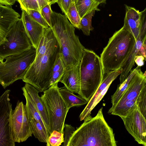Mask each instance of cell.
Segmentation results:
<instances>
[{"instance_id": "cell-1", "label": "cell", "mask_w": 146, "mask_h": 146, "mask_svg": "<svg viewBox=\"0 0 146 146\" xmlns=\"http://www.w3.org/2000/svg\"><path fill=\"white\" fill-rule=\"evenodd\" d=\"M36 50L34 61L22 80L42 92L50 86L54 66L61 53L59 43L51 27L45 29Z\"/></svg>"}, {"instance_id": "cell-2", "label": "cell", "mask_w": 146, "mask_h": 146, "mask_svg": "<svg viewBox=\"0 0 146 146\" xmlns=\"http://www.w3.org/2000/svg\"><path fill=\"white\" fill-rule=\"evenodd\" d=\"M103 108L92 117H87L73 133L67 146H116L112 129L108 124L102 113Z\"/></svg>"}, {"instance_id": "cell-3", "label": "cell", "mask_w": 146, "mask_h": 146, "mask_svg": "<svg viewBox=\"0 0 146 146\" xmlns=\"http://www.w3.org/2000/svg\"><path fill=\"white\" fill-rule=\"evenodd\" d=\"M51 27L60 45L66 69L79 64L85 48L75 34L74 27L64 15L52 11Z\"/></svg>"}, {"instance_id": "cell-4", "label": "cell", "mask_w": 146, "mask_h": 146, "mask_svg": "<svg viewBox=\"0 0 146 146\" xmlns=\"http://www.w3.org/2000/svg\"><path fill=\"white\" fill-rule=\"evenodd\" d=\"M136 42L133 35L123 27L116 31L100 54L103 74L120 68Z\"/></svg>"}, {"instance_id": "cell-5", "label": "cell", "mask_w": 146, "mask_h": 146, "mask_svg": "<svg viewBox=\"0 0 146 146\" xmlns=\"http://www.w3.org/2000/svg\"><path fill=\"white\" fill-rule=\"evenodd\" d=\"M80 66V90L78 94L88 102L102 80L103 71L100 58L93 51L85 48Z\"/></svg>"}, {"instance_id": "cell-6", "label": "cell", "mask_w": 146, "mask_h": 146, "mask_svg": "<svg viewBox=\"0 0 146 146\" xmlns=\"http://www.w3.org/2000/svg\"><path fill=\"white\" fill-rule=\"evenodd\" d=\"M36 52L33 46L21 53L0 58V84L4 89L23 79L34 61Z\"/></svg>"}, {"instance_id": "cell-7", "label": "cell", "mask_w": 146, "mask_h": 146, "mask_svg": "<svg viewBox=\"0 0 146 146\" xmlns=\"http://www.w3.org/2000/svg\"><path fill=\"white\" fill-rule=\"evenodd\" d=\"M56 83L43 92L41 98L48 113L51 133L54 130L63 133L64 122L69 110Z\"/></svg>"}, {"instance_id": "cell-8", "label": "cell", "mask_w": 146, "mask_h": 146, "mask_svg": "<svg viewBox=\"0 0 146 146\" xmlns=\"http://www.w3.org/2000/svg\"><path fill=\"white\" fill-rule=\"evenodd\" d=\"M33 46L22 20L20 19L0 42V58L21 53Z\"/></svg>"}, {"instance_id": "cell-9", "label": "cell", "mask_w": 146, "mask_h": 146, "mask_svg": "<svg viewBox=\"0 0 146 146\" xmlns=\"http://www.w3.org/2000/svg\"><path fill=\"white\" fill-rule=\"evenodd\" d=\"M10 124L12 136L15 142L25 141L32 136L33 132L25 106L23 102L18 101L15 110H12Z\"/></svg>"}, {"instance_id": "cell-10", "label": "cell", "mask_w": 146, "mask_h": 146, "mask_svg": "<svg viewBox=\"0 0 146 146\" xmlns=\"http://www.w3.org/2000/svg\"><path fill=\"white\" fill-rule=\"evenodd\" d=\"M10 90H6L0 97V146H15L11 127L10 117L12 111L9 98Z\"/></svg>"}, {"instance_id": "cell-11", "label": "cell", "mask_w": 146, "mask_h": 146, "mask_svg": "<svg viewBox=\"0 0 146 146\" xmlns=\"http://www.w3.org/2000/svg\"><path fill=\"white\" fill-rule=\"evenodd\" d=\"M121 118L126 129L135 141L139 144L146 146V120L137 105L125 116Z\"/></svg>"}, {"instance_id": "cell-12", "label": "cell", "mask_w": 146, "mask_h": 146, "mask_svg": "<svg viewBox=\"0 0 146 146\" xmlns=\"http://www.w3.org/2000/svg\"><path fill=\"white\" fill-rule=\"evenodd\" d=\"M121 72L120 68L103 74L100 85L80 114L79 118L81 121L90 115L92 111L104 97L112 82Z\"/></svg>"}, {"instance_id": "cell-13", "label": "cell", "mask_w": 146, "mask_h": 146, "mask_svg": "<svg viewBox=\"0 0 146 146\" xmlns=\"http://www.w3.org/2000/svg\"><path fill=\"white\" fill-rule=\"evenodd\" d=\"M22 10L21 18L26 33L33 46L36 49L46 29L35 20L26 11Z\"/></svg>"}, {"instance_id": "cell-14", "label": "cell", "mask_w": 146, "mask_h": 146, "mask_svg": "<svg viewBox=\"0 0 146 146\" xmlns=\"http://www.w3.org/2000/svg\"><path fill=\"white\" fill-rule=\"evenodd\" d=\"M10 6L0 4V42L20 19V15Z\"/></svg>"}, {"instance_id": "cell-15", "label": "cell", "mask_w": 146, "mask_h": 146, "mask_svg": "<svg viewBox=\"0 0 146 146\" xmlns=\"http://www.w3.org/2000/svg\"><path fill=\"white\" fill-rule=\"evenodd\" d=\"M124 5L125 15L123 27L133 35L136 42L139 34L140 12L134 7L126 5Z\"/></svg>"}, {"instance_id": "cell-16", "label": "cell", "mask_w": 146, "mask_h": 146, "mask_svg": "<svg viewBox=\"0 0 146 146\" xmlns=\"http://www.w3.org/2000/svg\"><path fill=\"white\" fill-rule=\"evenodd\" d=\"M27 92L32 99L44 123L48 132L50 135L51 132L50 127L48 113L44 103L38 95L39 92L34 86L26 83L22 88Z\"/></svg>"}, {"instance_id": "cell-17", "label": "cell", "mask_w": 146, "mask_h": 146, "mask_svg": "<svg viewBox=\"0 0 146 146\" xmlns=\"http://www.w3.org/2000/svg\"><path fill=\"white\" fill-rule=\"evenodd\" d=\"M80 65L66 69L60 81L68 90L78 94L80 90Z\"/></svg>"}, {"instance_id": "cell-18", "label": "cell", "mask_w": 146, "mask_h": 146, "mask_svg": "<svg viewBox=\"0 0 146 146\" xmlns=\"http://www.w3.org/2000/svg\"><path fill=\"white\" fill-rule=\"evenodd\" d=\"M143 44V42L137 38L131 52L120 68L121 72L119 78L120 83L124 81L127 77L134 65L136 56L140 55L139 50Z\"/></svg>"}, {"instance_id": "cell-19", "label": "cell", "mask_w": 146, "mask_h": 146, "mask_svg": "<svg viewBox=\"0 0 146 146\" xmlns=\"http://www.w3.org/2000/svg\"><path fill=\"white\" fill-rule=\"evenodd\" d=\"M59 91L69 109L73 106H82L88 102L81 96L75 95L66 88H60Z\"/></svg>"}, {"instance_id": "cell-20", "label": "cell", "mask_w": 146, "mask_h": 146, "mask_svg": "<svg viewBox=\"0 0 146 146\" xmlns=\"http://www.w3.org/2000/svg\"><path fill=\"white\" fill-rule=\"evenodd\" d=\"M74 3L81 19L93 10L100 11L97 0H75Z\"/></svg>"}, {"instance_id": "cell-21", "label": "cell", "mask_w": 146, "mask_h": 146, "mask_svg": "<svg viewBox=\"0 0 146 146\" xmlns=\"http://www.w3.org/2000/svg\"><path fill=\"white\" fill-rule=\"evenodd\" d=\"M22 90L26 100L25 106L27 116L33 117L39 122L50 136L44 123L32 99L25 90L22 88Z\"/></svg>"}, {"instance_id": "cell-22", "label": "cell", "mask_w": 146, "mask_h": 146, "mask_svg": "<svg viewBox=\"0 0 146 146\" xmlns=\"http://www.w3.org/2000/svg\"><path fill=\"white\" fill-rule=\"evenodd\" d=\"M27 117L33 133L35 137L40 142L46 143V146H49L48 141L49 136L42 125L33 118L29 116Z\"/></svg>"}, {"instance_id": "cell-23", "label": "cell", "mask_w": 146, "mask_h": 146, "mask_svg": "<svg viewBox=\"0 0 146 146\" xmlns=\"http://www.w3.org/2000/svg\"><path fill=\"white\" fill-rule=\"evenodd\" d=\"M66 68L61 53L58 55L52 70L50 86L58 83L64 74Z\"/></svg>"}, {"instance_id": "cell-24", "label": "cell", "mask_w": 146, "mask_h": 146, "mask_svg": "<svg viewBox=\"0 0 146 146\" xmlns=\"http://www.w3.org/2000/svg\"><path fill=\"white\" fill-rule=\"evenodd\" d=\"M139 67H140L137 66L135 68L132 70L127 78L118 85L116 91L111 96L112 104L111 108H113L119 100L127 88L131 78Z\"/></svg>"}, {"instance_id": "cell-25", "label": "cell", "mask_w": 146, "mask_h": 146, "mask_svg": "<svg viewBox=\"0 0 146 146\" xmlns=\"http://www.w3.org/2000/svg\"><path fill=\"white\" fill-rule=\"evenodd\" d=\"M21 10L27 11L28 9L34 10L41 14L42 9L45 5L50 4L46 0H17Z\"/></svg>"}, {"instance_id": "cell-26", "label": "cell", "mask_w": 146, "mask_h": 146, "mask_svg": "<svg viewBox=\"0 0 146 146\" xmlns=\"http://www.w3.org/2000/svg\"><path fill=\"white\" fill-rule=\"evenodd\" d=\"M66 16L74 27L80 29V22L81 19L76 8L74 1L71 4Z\"/></svg>"}, {"instance_id": "cell-27", "label": "cell", "mask_w": 146, "mask_h": 146, "mask_svg": "<svg viewBox=\"0 0 146 146\" xmlns=\"http://www.w3.org/2000/svg\"><path fill=\"white\" fill-rule=\"evenodd\" d=\"M95 11H93L81 19L80 29L86 35L89 36L90 31L94 29L92 25V19L95 14Z\"/></svg>"}, {"instance_id": "cell-28", "label": "cell", "mask_w": 146, "mask_h": 146, "mask_svg": "<svg viewBox=\"0 0 146 146\" xmlns=\"http://www.w3.org/2000/svg\"><path fill=\"white\" fill-rule=\"evenodd\" d=\"M136 104L146 120V81L137 100Z\"/></svg>"}, {"instance_id": "cell-29", "label": "cell", "mask_w": 146, "mask_h": 146, "mask_svg": "<svg viewBox=\"0 0 146 146\" xmlns=\"http://www.w3.org/2000/svg\"><path fill=\"white\" fill-rule=\"evenodd\" d=\"M140 31L138 38L144 43L146 41V7L140 12Z\"/></svg>"}, {"instance_id": "cell-30", "label": "cell", "mask_w": 146, "mask_h": 146, "mask_svg": "<svg viewBox=\"0 0 146 146\" xmlns=\"http://www.w3.org/2000/svg\"><path fill=\"white\" fill-rule=\"evenodd\" d=\"M49 146H59L64 141V133L53 131L48 138Z\"/></svg>"}, {"instance_id": "cell-31", "label": "cell", "mask_w": 146, "mask_h": 146, "mask_svg": "<svg viewBox=\"0 0 146 146\" xmlns=\"http://www.w3.org/2000/svg\"><path fill=\"white\" fill-rule=\"evenodd\" d=\"M29 15L36 22L42 25L46 29L50 27L41 14L38 11L28 9L26 11Z\"/></svg>"}, {"instance_id": "cell-32", "label": "cell", "mask_w": 146, "mask_h": 146, "mask_svg": "<svg viewBox=\"0 0 146 146\" xmlns=\"http://www.w3.org/2000/svg\"><path fill=\"white\" fill-rule=\"evenodd\" d=\"M75 130V128L71 125L64 124L63 132L64 141L63 146H67L71 137Z\"/></svg>"}, {"instance_id": "cell-33", "label": "cell", "mask_w": 146, "mask_h": 146, "mask_svg": "<svg viewBox=\"0 0 146 146\" xmlns=\"http://www.w3.org/2000/svg\"><path fill=\"white\" fill-rule=\"evenodd\" d=\"M51 4H48L44 6L42 9L41 14L48 24L51 27V16L52 12L51 8Z\"/></svg>"}, {"instance_id": "cell-34", "label": "cell", "mask_w": 146, "mask_h": 146, "mask_svg": "<svg viewBox=\"0 0 146 146\" xmlns=\"http://www.w3.org/2000/svg\"><path fill=\"white\" fill-rule=\"evenodd\" d=\"M75 0H58L57 3L62 12L66 15L71 4Z\"/></svg>"}, {"instance_id": "cell-35", "label": "cell", "mask_w": 146, "mask_h": 146, "mask_svg": "<svg viewBox=\"0 0 146 146\" xmlns=\"http://www.w3.org/2000/svg\"><path fill=\"white\" fill-rule=\"evenodd\" d=\"M145 58L142 55H137L135 58V62L138 66L141 67L144 64Z\"/></svg>"}, {"instance_id": "cell-36", "label": "cell", "mask_w": 146, "mask_h": 146, "mask_svg": "<svg viewBox=\"0 0 146 146\" xmlns=\"http://www.w3.org/2000/svg\"><path fill=\"white\" fill-rule=\"evenodd\" d=\"M16 0H0V4L5 6H11L14 5Z\"/></svg>"}, {"instance_id": "cell-37", "label": "cell", "mask_w": 146, "mask_h": 146, "mask_svg": "<svg viewBox=\"0 0 146 146\" xmlns=\"http://www.w3.org/2000/svg\"><path fill=\"white\" fill-rule=\"evenodd\" d=\"M48 1L50 4H54L57 3L58 0H46Z\"/></svg>"}, {"instance_id": "cell-38", "label": "cell", "mask_w": 146, "mask_h": 146, "mask_svg": "<svg viewBox=\"0 0 146 146\" xmlns=\"http://www.w3.org/2000/svg\"><path fill=\"white\" fill-rule=\"evenodd\" d=\"M98 2L100 4L101 3H106V0H97Z\"/></svg>"}, {"instance_id": "cell-39", "label": "cell", "mask_w": 146, "mask_h": 146, "mask_svg": "<svg viewBox=\"0 0 146 146\" xmlns=\"http://www.w3.org/2000/svg\"><path fill=\"white\" fill-rule=\"evenodd\" d=\"M145 48V56L144 57L145 60L146 61V42L143 44Z\"/></svg>"}, {"instance_id": "cell-40", "label": "cell", "mask_w": 146, "mask_h": 146, "mask_svg": "<svg viewBox=\"0 0 146 146\" xmlns=\"http://www.w3.org/2000/svg\"><path fill=\"white\" fill-rule=\"evenodd\" d=\"M143 75L145 77H146V71L143 74Z\"/></svg>"}]
</instances>
